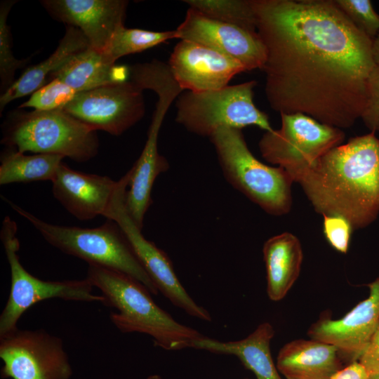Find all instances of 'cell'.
Masks as SVG:
<instances>
[{
    "label": "cell",
    "mask_w": 379,
    "mask_h": 379,
    "mask_svg": "<svg viewBox=\"0 0 379 379\" xmlns=\"http://www.w3.org/2000/svg\"><path fill=\"white\" fill-rule=\"evenodd\" d=\"M266 50L265 95L281 114L301 113L338 128L366 108L376 66L373 40L335 0H251Z\"/></svg>",
    "instance_id": "1"
},
{
    "label": "cell",
    "mask_w": 379,
    "mask_h": 379,
    "mask_svg": "<svg viewBox=\"0 0 379 379\" xmlns=\"http://www.w3.org/2000/svg\"><path fill=\"white\" fill-rule=\"evenodd\" d=\"M298 184L317 213L367 227L379 213V138L370 132L333 148Z\"/></svg>",
    "instance_id": "2"
},
{
    "label": "cell",
    "mask_w": 379,
    "mask_h": 379,
    "mask_svg": "<svg viewBox=\"0 0 379 379\" xmlns=\"http://www.w3.org/2000/svg\"><path fill=\"white\" fill-rule=\"evenodd\" d=\"M86 279L100 291L103 305L117 310L109 319L122 333L147 334L166 350L192 348L204 336L176 321L155 303L145 286L124 273L88 265Z\"/></svg>",
    "instance_id": "3"
},
{
    "label": "cell",
    "mask_w": 379,
    "mask_h": 379,
    "mask_svg": "<svg viewBox=\"0 0 379 379\" xmlns=\"http://www.w3.org/2000/svg\"><path fill=\"white\" fill-rule=\"evenodd\" d=\"M2 199L53 247L88 265L124 273L140 282L151 294H158L157 286L114 220L107 219L104 224L93 228L58 225L39 219L4 197Z\"/></svg>",
    "instance_id": "4"
},
{
    "label": "cell",
    "mask_w": 379,
    "mask_h": 379,
    "mask_svg": "<svg viewBox=\"0 0 379 379\" xmlns=\"http://www.w3.org/2000/svg\"><path fill=\"white\" fill-rule=\"evenodd\" d=\"M228 182L267 213L282 215L292 206L294 182L281 167L258 160L249 150L241 129L221 127L210 137Z\"/></svg>",
    "instance_id": "5"
},
{
    "label": "cell",
    "mask_w": 379,
    "mask_h": 379,
    "mask_svg": "<svg viewBox=\"0 0 379 379\" xmlns=\"http://www.w3.org/2000/svg\"><path fill=\"white\" fill-rule=\"evenodd\" d=\"M1 142L20 152L58 154L86 162L98 152L96 131L62 109L17 114L7 124Z\"/></svg>",
    "instance_id": "6"
},
{
    "label": "cell",
    "mask_w": 379,
    "mask_h": 379,
    "mask_svg": "<svg viewBox=\"0 0 379 379\" xmlns=\"http://www.w3.org/2000/svg\"><path fill=\"white\" fill-rule=\"evenodd\" d=\"M255 80L204 92L186 91L175 100V121L188 131L211 137L219 128H272L267 115L253 102Z\"/></svg>",
    "instance_id": "7"
},
{
    "label": "cell",
    "mask_w": 379,
    "mask_h": 379,
    "mask_svg": "<svg viewBox=\"0 0 379 379\" xmlns=\"http://www.w3.org/2000/svg\"><path fill=\"white\" fill-rule=\"evenodd\" d=\"M280 115L281 128L265 131L258 143L260 152L298 183L324 154L343 144L345 133L304 114Z\"/></svg>",
    "instance_id": "8"
},
{
    "label": "cell",
    "mask_w": 379,
    "mask_h": 379,
    "mask_svg": "<svg viewBox=\"0 0 379 379\" xmlns=\"http://www.w3.org/2000/svg\"><path fill=\"white\" fill-rule=\"evenodd\" d=\"M17 225L9 216L2 222L0 239L11 270V288L6 304L0 315V336L17 328L21 316L34 304L59 298L79 302H98L104 298L93 292V286L86 279L45 281L29 273L22 265L18 252L20 242Z\"/></svg>",
    "instance_id": "9"
},
{
    "label": "cell",
    "mask_w": 379,
    "mask_h": 379,
    "mask_svg": "<svg viewBox=\"0 0 379 379\" xmlns=\"http://www.w3.org/2000/svg\"><path fill=\"white\" fill-rule=\"evenodd\" d=\"M129 178L128 171L118 180L112 202L103 216L114 220L119 225L159 292L189 315L211 321L212 319L209 312L196 303L180 282L167 254L144 237L142 230L128 213L124 199Z\"/></svg>",
    "instance_id": "10"
},
{
    "label": "cell",
    "mask_w": 379,
    "mask_h": 379,
    "mask_svg": "<svg viewBox=\"0 0 379 379\" xmlns=\"http://www.w3.org/2000/svg\"><path fill=\"white\" fill-rule=\"evenodd\" d=\"M2 378L70 379L73 370L61 338L44 329L18 327L0 336Z\"/></svg>",
    "instance_id": "11"
},
{
    "label": "cell",
    "mask_w": 379,
    "mask_h": 379,
    "mask_svg": "<svg viewBox=\"0 0 379 379\" xmlns=\"http://www.w3.org/2000/svg\"><path fill=\"white\" fill-rule=\"evenodd\" d=\"M142 91L132 81L107 84L78 93L62 109L96 131L119 135L144 116Z\"/></svg>",
    "instance_id": "12"
},
{
    "label": "cell",
    "mask_w": 379,
    "mask_h": 379,
    "mask_svg": "<svg viewBox=\"0 0 379 379\" xmlns=\"http://www.w3.org/2000/svg\"><path fill=\"white\" fill-rule=\"evenodd\" d=\"M153 91L158 96L156 109L142 153L129 170V188L124 199L128 213L140 230L143 227L145 213L152 203L151 192L154 181L169 168L168 161L158 151L159 133L168 108L182 92L177 84L170 81L158 84Z\"/></svg>",
    "instance_id": "13"
},
{
    "label": "cell",
    "mask_w": 379,
    "mask_h": 379,
    "mask_svg": "<svg viewBox=\"0 0 379 379\" xmlns=\"http://www.w3.org/2000/svg\"><path fill=\"white\" fill-rule=\"evenodd\" d=\"M176 39L201 44L232 58L246 68L262 70L266 50L257 32L208 18L188 8L175 29Z\"/></svg>",
    "instance_id": "14"
},
{
    "label": "cell",
    "mask_w": 379,
    "mask_h": 379,
    "mask_svg": "<svg viewBox=\"0 0 379 379\" xmlns=\"http://www.w3.org/2000/svg\"><path fill=\"white\" fill-rule=\"evenodd\" d=\"M168 64L180 88L191 92L222 88L235 75L246 71L237 60L186 40L175 46Z\"/></svg>",
    "instance_id": "15"
},
{
    "label": "cell",
    "mask_w": 379,
    "mask_h": 379,
    "mask_svg": "<svg viewBox=\"0 0 379 379\" xmlns=\"http://www.w3.org/2000/svg\"><path fill=\"white\" fill-rule=\"evenodd\" d=\"M368 286V298L343 317L320 318L307 333L311 339L337 347L350 364L358 361L379 324V277Z\"/></svg>",
    "instance_id": "16"
},
{
    "label": "cell",
    "mask_w": 379,
    "mask_h": 379,
    "mask_svg": "<svg viewBox=\"0 0 379 379\" xmlns=\"http://www.w3.org/2000/svg\"><path fill=\"white\" fill-rule=\"evenodd\" d=\"M46 9L57 20L79 29L90 47L101 51L121 26L128 1L124 0H45Z\"/></svg>",
    "instance_id": "17"
},
{
    "label": "cell",
    "mask_w": 379,
    "mask_h": 379,
    "mask_svg": "<svg viewBox=\"0 0 379 379\" xmlns=\"http://www.w3.org/2000/svg\"><path fill=\"white\" fill-rule=\"evenodd\" d=\"M51 182L55 199L80 220L103 216L118 185L108 176L78 171L64 162Z\"/></svg>",
    "instance_id": "18"
},
{
    "label": "cell",
    "mask_w": 379,
    "mask_h": 379,
    "mask_svg": "<svg viewBox=\"0 0 379 379\" xmlns=\"http://www.w3.org/2000/svg\"><path fill=\"white\" fill-rule=\"evenodd\" d=\"M342 356L331 344L295 340L280 350L277 367L287 379H331L343 368Z\"/></svg>",
    "instance_id": "19"
},
{
    "label": "cell",
    "mask_w": 379,
    "mask_h": 379,
    "mask_svg": "<svg viewBox=\"0 0 379 379\" xmlns=\"http://www.w3.org/2000/svg\"><path fill=\"white\" fill-rule=\"evenodd\" d=\"M274 335L272 326L265 322L260 324L244 339L222 342L204 336L194 343L192 348L215 354L234 355L254 373L257 379H281L270 352V341Z\"/></svg>",
    "instance_id": "20"
},
{
    "label": "cell",
    "mask_w": 379,
    "mask_h": 379,
    "mask_svg": "<svg viewBox=\"0 0 379 379\" xmlns=\"http://www.w3.org/2000/svg\"><path fill=\"white\" fill-rule=\"evenodd\" d=\"M262 252L268 297L281 300L299 276L303 259L301 244L297 237L286 232L267 239Z\"/></svg>",
    "instance_id": "21"
},
{
    "label": "cell",
    "mask_w": 379,
    "mask_h": 379,
    "mask_svg": "<svg viewBox=\"0 0 379 379\" xmlns=\"http://www.w3.org/2000/svg\"><path fill=\"white\" fill-rule=\"evenodd\" d=\"M90 47L82 32L68 25L55 51L44 61L29 67L0 97L1 112L11 101L32 94L47 84V77L59 69L70 58Z\"/></svg>",
    "instance_id": "22"
},
{
    "label": "cell",
    "mask_w": 379,
    "mask_h": 379,
    "mask_svg": "<svg viewBox=\"0 0 379 379\" xmlns=\"http://www.w3.org/2000/svg\"><path fill=\"white\" fill-rule=\"evenodd\" d=\"M129 69L107 62L91 47L70 58L50 78L58 79L78 92L128 81Z\"/></svg>",
    "instance_id": "23"
},
{
    "label": "cell",
    "mask_w": 379,
    "mask_h": 379,
    "mask_svg": "<svg viewBox=\"0 0 379 379\" xmlns=\"http://www.w3.org/2000/svg\"><path fill=\"white\" fill-rule=\"evenodd\" d=\"M64 158L50 154L26 155L14 147H7L0 157V185L51 182Z\"/></svg>",
    "instance_id": "24"
},
{
    "label": "cell",
    "mask_w": 379,
    "mask_h": 379,
    "mask_svg": "<svg viewBox=\"0 0 379 379\" xmlns=\"http://www.w3.org/2000/svg\"><path fill=\"white\" fill-rule=\"evenodd\" d=\"M172 39H176L175 30L153 32L126 28L124 25L115 31L100 52L107 62L115 64L121 57L143 51Z\"/></svg>",
    "instance_id": "25"
},
{
    "label": "cell",
    "mask_w": 379,
    "mask_h": 379,
    "mask_svg": "<svg viewBox=\"0 0 379 379\" xmlns=\"http://www.w3.org/2000/svg\"><path fill=\"white\" fill-rule=\"evenodd\" d=\"M183 2L208 18L257 32L251 0H185Z\"/></svg>",
    "instance_id": "26"
},
{
    "label": "cell",
    "mask_w": 379,
    "mask_h": 379,
    "mask_svg": "<svg viewBox=\"0 0 379 379\" xmlns=\"http://www.w3.org/2000/svg\"><path fill=\"white\" fill-rule=\"evenodd\" d=\"M79 92L63 81L53 79L34 92L19 108L31 107L36 111L62 109Z\"/></svg>",
    "instance_id": "27"
},
{
    "label": "cell",
    "mask_w": 379,
    "mask_h": 379,
    "mask_svg": "<svg viewBox=\"0 0 379 379\" xmlns=\"http://www.w3.org/2000/svg\"><path fill=\"white\" fill-rule=\"evenodd\" d=\"M15 1L1 4L0 8V77L1 88L5 91L13 82L16 70L26 63V60L16 59L11 51L9 27L6 23L8 15Z\"/></svg>",
    "instance_id": "28"
},
{
    "label": "cell",
    "mask_w": 379,
    "mask_h": 379,
    "mask_svg": "<svg viewBox=\"0 0 379 379\" xmlns=\"http://www.w3.org/2000/svg\"><path fill=\"white\" fill-rule=\"evenodd\" d=\"M352 23L373 41L379 34V15L369 0H335Z\"/></svg>",
    "instance_id": "29"
},
{
    "label": "cell",
    "mask_w": 379,
    "mask_h": 379,
    "mask_svg": "<svg viewBox=\"0 0 379 379\" xmlns=\"http://www.w3.org/2000/svg\"><path fill=\"white\" fill-rule=\"evenodd\" d=\"M353 227L350 222L340 215H323V232L329 244L337 251H348Z\"/></svg>",
    "instance_id": "30"
},
{
    "label": "cell",
    "mask_w": 379,
    "mask_h": 379,
    "mask_svg": "<svg viewBox=\"0 0 379 379\" xmlns=\"http://www.w3.org/2000/svg\"><path fill=\"white\" fill-rule=\"evenodd\" d=\"M361 119L371 132L379 131V66L378 65L370 75L368 102Z\"/></svg>",
    "instance_id": "31"
},
{
    "label": "cell",
    "mask_w": 379,
    "mask_h": 379,
    "mask_svg": "<svg viewBox=\"0 0 379 379\" xmlns=\"http://www.w3.org/2000/svg\"><path fill=\"white\" fill-rule=\"evenodd\" d=\"M358 361L368 374L379 373V324Z\"/></svg>",
    "instance_id": "32"
},
{
    "label": "cell",
    "mask_w": 379,
    "mask_h": 379,
    "mask_svg": "<svg viewBox=\"0 0 379 379\" xmlns=\"http://www.w3.org/2000/svg\"><path fill=\"white\" fill-rule=\"evenodd\" d=\"M368 375L359 361H354L342 368L331 379H368Z\"/></svg>",
    "instance_id": "33"
},
{
    "label": "cell",
    "mask_w": 379,
    "mask_h": 379,
    "mask_svg": "<svg viewBox=\"0 0 379 379\" xmlns=\"http://www.w3.org/2000/svg\"><path fill=\"white\" fill-rule=\"evenodd\" d=\"M372 52L373 60L375 65L379 66V34L373 41Z\"/></svg>",
    "instance_id": "34"
},
{
    "label": "cell",
    "mask_w": 379,
    "mask_h": 379,
    "mask_svg": "<svg viewBox=\"0 0 379 379\" xmlns=\"http://www.w3.org/2000/svg\"><path fill=\"white\" fill-rule=\"evenodd\" d=\"M368 379H379V373H370Z\"/></svg>",
    "instance_id": "35"
},
{
    "label": "cell",
    "mask_w": 379,
    "mask_h": 379,
    "mask_svg": "<svg viewBox=\"0 0 379 379\" xmlns=\"http://www.w3.org/2000/svg\"><path fill=\"white\" fill-rule=\"evenodd\" d=\"M147 379H161V378L158 375H152L148 376Z\"/></svg>",
    "instance_id": "36"
},
{
    "label": "cell",
    "mask_w": 379,
    "mask_h": 379,
    "mask_svg": "<svg viewBox=\"0 0 379 379\" xmlns=\"http://www.w3.org/2000/svg\"><path fill=\"white\" fill-rule=\"evenodd\" d=\"M244 379H248V378H244Z\"/></svg>",
    "instance_id": "37"
}]
</instances>
